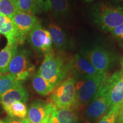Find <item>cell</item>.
<instances>
[{"mask_svg":"<svg viewBox=\"0 0 123 123\" xmlns=\"http://www.w3.org/2000/svg\"><path fill=\"white\" fill-rule=\"evenodd\" d=\"M93 22L105 32H111L123 24V6L108 2H100L92 7Z\"/></svg>","mask_w":123,"mask_h":123,"instance_id":"1","label":"cell"},{"mask_svg":"<svg viewBox=\"0 0 123 123\" xmlns=\"http://www.w3.org/2000/svg\"><path fill=\"white\" fill-rule=\"evenodd\" d=\"M38 73L54 88L62 82L68 75V62L61 55L50 51L44 54Z\"/></svg>","mask_w":123,"mask_h":123,"instance_id":"2","label":"cell"},{"mask_svg":"<svg viewBox=\"0 0 123 123\" xmlns=\"http://www.w3.org/2000/svg\"><path fill=\"white\" fill-rule=\"evenodd\" d=\"M107 73L94 76L74 78L76 90L75 110L86 106L102 88L108 78Z\"/></svg>","mask_w":123,"mask_h":123,"instance_id":"3","label":"cell"},{"mask_svg":"<svg viewBox=\"0 0 123 123\" xmlns=\"http://www.w3.org/2000/svg\"><path fill=\"white\" fill-rule=\"evenodd\" d=\"M50 98L51 102L58 109L75 110L76 90L74 78L71 76L67 77L51 92Z\"/></svg>","mask_w":123,"mask_h":123,"instance_id":"4","label":"cell"},{"mask_svg":"<svg viewBox=\"0 0 123 123\" xmlns=\"http://www.w3.org/2000/svg\"><path fill=\"white\" fill-rule=\"evenodd\" d=\"M35 71V66L30 60V53L25 49L18 50L9 64L8 72L17 81L22 83Z\"/></svg>","mask_w":123,"mask_h":123,"instance_id":"5","label":"cell"},{"mask_svg":"<svg viewBox=\"0 0 123 123\" xmlns=\"http://www.w3.org/2000/svg\"><path fill=\"white\" fill-rule=\"evenodd\" d=\"M80 54L86 58L96 70L107 73L115 61V56L110 51L100 46L85 49Z\"/></svg>","mask_w":123,"mask_h":123,"instance_id":"6","label":"cell"},{"mask_svg":"<svg viewBox=\"0 0 123 123\" xmlns=\"http://www.w3.org/2000/svg\"><path fill=\"white\" fill-rule=\"evenodd\" d=\"M107 96L101 91L86 105L84 111V118L90 123H94L104 116L112 108Z\"/></svg>","mask_w":123,"mask_h":123,"instance_id":"7","label":"cell"},{"mask_svg":"<svg viewBox=\"0 0 123 123\" xmlns=\"http://www.w3.org/2000/svg\"><path fill=\"white\" fill-rule=\"evenodd\" d=\"M101 91L112 107L119 105L123 101V70L117 71L108 77Z\"/></svg>","mask_w":123,"mask_h":123,"instance_id":"8","label":"cell"},{"mask_svg":"<svg viewBox=\"0 0 123 123\" xmlns=\"http://www.w3.org/2000/svg\"><path fill=\"white\" fill-rule=\"evenodd\" d=\"M56 107L51 102L37 99L27 108L26 119L29 123H49Z\"/></svg>","mask_w":123,"mask_h":123,"instance_id":"9","label":"cell"},{"mask_svg":"<svg viewBox=\"0 0 123 123\" xmlns=\"http://www.w3.org/2000/svg\"><path fill=\"white\" fill-rule=\"evenodd\" d=\"M17 33V42L22 44L27 35L39 22L35 15L18 10L12 18Z\"/></svg>","mask_w":123,"mask_h":123,"instance_id":"10","label":"cell"},{"mask_svg":"<svg viewBox=\"0 0 123 123\" xmlns=\"http://www.w3.org/2000/svg\"><path fill=\"white\" fill-rule=\"evenodd\" d=\"M27 39L36 52L46 54L51 51L53 43L50 34L41 26L39 22L29 33Z\"/></svg>","mask_w":123,"mask_h":123,"instance_id":"11","label":"cell"},{"mask_svg":"<svg viewBox=\"0 0 123 123\" xmlns=\"http://www.w3.org/2000/svg\"><path fill=\"white\" fill-rule=\"evenodd\" d=\"M68 68V74H71L74 78L98 76L103 73L96 70L88 60L79 54L69 61Z\"/></svg>","mask_w":123,"mask_h":123,"instance_id":"12","label":"cell"},{"mask_svg":"<svg viewBox=\"0 0 123 123\" xmlns=\"http://www.w3.org/2000/svg\"><path fill=\"white\" fill-rule=\"evenodd\" d=\"M29 99L28 92L19 83L0 96V104L4 109L15 101H21L26 103Z\"/></svg>","mask_w":123,"mask_h":123,"instance_id":"13","label":"cell"},{"mask_svg":"<svg viewBox=\"0 0 123 123\" xmlns=\"http://www.w3.org/2000/svg\"><path fill=\"white\" fill-rule=\"evenodd\" d=\"M48 31L50 34L52 43L55 48L59 50L67 49L69 44L68 39L60 26L56 23L51 22L49 25Z\"/></svg>","mask_w":123,"mask_h":123,"instance_id":"14","label":"cell"},{"mask_svg":"<svg viewBox=\"0 0 123 123\" xmlns=\"http://www.w3.org/2000/svg\"><path fill=\"white\" fill-rule=\"evenodd\" d=\"M49 123H78V117L74 108H55Z\"/></svg>","mask_w":123,"mask_h":123,"instance_id":"15","label":"cell"},{"mask_svg":"<svg viewBox=\"0 0 123 123\" xmlns=\"http://www.w3.org/2000/svg\"><path fill=\"white\" fill-rule=\"evenodd\" d=\"M0 33L7 39L9 44H17V33L15 26L11 18L0 13Z\"/></svg>","mask_w":123,"mask_h":123,"instance_id":"16","label":"cell"},{"mask_svg":"<svg viewBox=\"0 0 123 123\" xmlns=\"http://www.w3.org/2000/svg\"><path fill=\"white\" fill-rule=\"evenodd\" d=\"M17 44H7L0 51V73L2 74L8 72L9 64L18 51Z\"/></svg>","mask_w":123,"mask_h":123,"instance_id":"17","label":"cell"},{"mask_svg":"<svg viewBox=\"0 0 123 123\" xmlns=\"http://www.w3.org/2000/svg\"><path fill=\"white\" fill-rule=\"evenodd\" d=\"M31 83L35 91L43 96L50 94L54 90L53 86L41 76L38 72L34 73L32 76Z\"/></svg>","mask_w":123,"mask_h":123,"instance_id":"18","label":"cell"},{"mask_svg":"<svg viewBox=\"0 0 123 123\" xmlns=\"http://www.w3.org/2000/svg\"><path fill=\"white\" fill-rule=\"evenodd\" d=\"M4 110L10 117L14 119H24L27 117V105L21 101H15Z\"/></svg>","mask_w":123,"mask_h":123,"instance_id":"19","label":"cell"},{"mask_svg":"<svg viewBox=\"0 0 123 123\" xmlns=\"http://www.w3.org/2000/svg\"><path fill=\"white\" fill-rule=\"evenodd\" d=\"M51 10L56 16H63L70 10L69 0H50Z\"/></svg>","mask_w":123,"mask_h":123,"instance_id":"20","label":"cell"},{"mask_svg":"<svg viewBox=\"0 0 123 123\" xmlns=\"http://www.w3.org/2000/svg\"><path fill=\"white\" fill-rule=\"evenodd\" d=\"M19 10L15 0H0V13L11 18Z\"/></svg>","mask_w":123,"mask_h":123,"instance_id":"21","label":"cell"},{"mask_svg":"<svg viewBox=\"0 0 123 123\" xmlns=\"http://www.w3.org/2000/svg\"><path fill=\"white\" fill-rule=\"evenodd\" d=\"M21 11L35 15L42 12L35 4L34 0H15Z\"/></svg>","mask_w":123,"mask_h":123,"instance_id":"22","label":"cell"},{"mask_svg":"<svg viewBox=\"0 0 123 123\" xmlns=\"http://www.w3.org/2000/svg\"><path fill=\"white\" fill-rule=\"evenodd\" d=\"M19 83L10 74L2 75L0 78V96Z\"/></svg>","mask_w":123,"mask_h":123,"instance_id":"23","label":"cell"},{"mask_svg":"<svg viewBox=\"0 0 123 123\" xmlns=\"http://www.w3.org/2000/svg\"><path fill=\"white\" fill-rule=\"evenodd\" d=\"M119 105L115 106L107 114L103 116L97 123H117Z\"/></svg>","mask_w":123,"mask_h":123,"instance_id":"24","label":"cell"},{"mask_svg":"<svg viewBox=\"0 0 123 123\" xmlns=\"http://www.w3.org/2000/svg\"><path fill=\"white\" fill-rule=\"evenodd\" d=\"M112 35L123 47V24L115 27L111 31Z\"/></svg>","mask_w":123,"mask_h":123,"instance_id":"25","label":"cell"},{"mask_svg":"<svg viewBox=\"0 0 123 123\" xmlns=\"http://www.w3.org/2000/svg\"><path fill=\"white\" fill-rule=\"evenodd\" d=\"M34 1L42 12H48L51 10L50 0H34Z\"/></svg>","mask_w":123,"mask_h":123,"instance_id":"26","label":"cell"},{"mask_svg":"<svg viewBox=\"0 0 123 123\" xmlns=\"http://www.w3.org/2000/svg\"><path fill=\"white\" fill-rule=\"evenodd\" d=\"M0 123H29L26 118L24 119H14V118H7L5 120L0 119Z\"/></svg>","mask_w":123,"mask_h":123,"instance_id":"27","label":"cell"},{"mask_svg":"<svg viewBox=\"0 0 123 123\" xmlns=\"http://www.w3.org/2000/svg\"><path fill=\"white\" fill-rule=\"evenodd\" d=\"M117 123H123V101L119 105Z\"/></svg>","mask_w":123,"mask_h":123,"instance_id":"28","label":"cell"},{"mask_svg":"<svg viewBox=\"0 0 123 123\" xmlns=\"http://www.w3.org/2000/svg\"><path fill=\"white\" fill-rule=\"evenodd\" d=\"M81 1L84 3H88V4H90V3H92V2H95L96 0H81Z\"/></svg>","mask_w":123,"mask_h":123,"instance_id":"29","label":"cell"},{"mask_svg":"<svg viewBox=\"0 0 123 123\" xmlns=\"http://www.w3.org/2000/svg\"><path fill=\"white\" fill-rule=\"evenodd\" d=\"M2 76V74H1V73H0V78H1V76Z\"/></svg>","mask_w":123,"mask_h":123,"instance_id":"30","label":"cell"},{"mask_svg":"<svg viewBox=\"0 0 123 123\" xmlns=\"http://www.w3.org/2000/svg\"><path fill=\"white\" fill-rule=\"evenodd\" d=\"M122 67H123V69H122V70H123V62H122Z\"/></svg>","mask_w":123,"mask_h":123,"instance_id":"31","label":"cell"},{"mask_svg":"<svg viewBox=\"0 0 123 123\" xmlns=\"http://www.w3.org/2000/svg\"></svg>","mask_w":123,"mask_h":123,"instance_id":"32","label":"cell"}]
</instances>
